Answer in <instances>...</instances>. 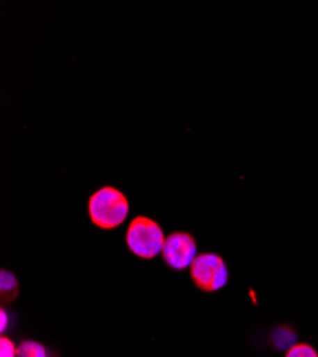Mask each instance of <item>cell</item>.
Instances as JSON below:
<instances>
[{
  "label": "cell",
  "instance_id": "1",
  "mask_svg": "<svg viewBox=\"0 0 318 357\" xmlns=\"http://www.w3.org/2000/svg\"><path fill=\"white\" fill-rule=\"evenodd\" d=\"M130 212L126 195L114 186L97 189L88 202V213L92 223L103 230H111L123 225Z\"/></svg>",
  "mask_w": 318,
  "mask_h": 357
},
{
  "label": "cell",
  "instance_id": "2",
  "mask_svg": "<svg viewBox=\"0 0 318 357\" xmlns=\"http://www.w3.org/2000/svg\"><path fill=\"white\" fill-rule=\"evenodd\" d=\"M164 242L161 226L148 216H136L126 230V245L140 259H154L161 255Z\"/></svg>",
  "mask_w": 318,
  "mask_h": 357
},
{
  "label": "cell",
  "instance_id": "3",
  "mask_svg": "<svg viewBox=\"0 0 318 357\" xmlns=\"http://www.w3.org/2000/svg\"><path fill=\"white\" fill-rule=\"evenodd\" d=\"M228 276L227 263L217 253H200L190 266V278L193 283L206 293H214L225 287Z\"/></svg>",
  "mask_w": 318,
  "mask_h": 357
},
{
  "label": "cell",
  "instance_id": "4",
  "mask_svg": "<svg viewBox=\"0 0 318 357\" xmlns=\"http://www.w3.org/2000/svg\"><path fill=\"white\" fill-rule=\"evenodd\" d=\"M197 242L189 231H173L166 236L161 250L164 263L173 271H184L197 257Z\"/></svg>",
  "mask_w": 318,
  "mask_h": 357
},
{
  "label": "cell",
  "instance_id": "5",
  "mask_svg": "<svg viewBox=\"0 0 318 357\" xmlns=\"http://www.w3.org/2000/svg\"><path fill=\"white\" fill-rule=\"evenodd\" d=\"M19 282L16 276L3 269L0 273V293H2V302L3 303H12L16 297L19 296Z\"/></svg>",
  "mask_w": 318,
  "mask_h": 357
},
{
  "label": "cell",
  "instance_id": "6",
  "mask_svg": "<svg viewBox=\"0 0 318 357\" xmlns=\"http://www.w3.org/2000/svg\"><path fill=\"white\" fill-rule=\"evenodd\" d=\"M17 357H47V351L35 340H24L17 346Z\"/></svg>",
  "mask_w": 318,
  "mask_h": 357
},
{
  "label": "cell",
  "instance_id": "7",
  "mask_svg": "<svg viewBox=\"0 0 318 357\" xmlns=\"http://www.w3.org/2000/svg\"><path fill=\"white\" fill-rule=\"evenodd\" d=\"M285 357H318V353L308 343H296L287 350Z\"/></svg>",
  "mask_w": 318,
  "mask_h": 357
},
{
  "label": "cell",
  "instance_id": "8",
  "mask_svg": "<svg viewBox=\"0 0 318 357\" xmlns=\"http://www.w3.org/2000/svg\"><path fill=\"white\" fill-rule=\"evenodd\" d=\"M0 357H17V347L6 336L0 339Z\"/></svg>",
  "mask_w": 318,
  "mask_h": 357
},
{
  "label": "cell",
  "instance_id": "9",
  "mask_svg": "<svg viewBox=\"0 0 318 357\" xmlns=\"http://www.w3.org/2000/svg\"><path fill=\"white\" fill-rule=\"evenodd\" d=\"M8 317H9V313L2 307V310H0V331H2V333H5L6 327H8Z\"/></svg>",
  "mask_w": 318,
  "mask_h": 357
}]
</instances>
